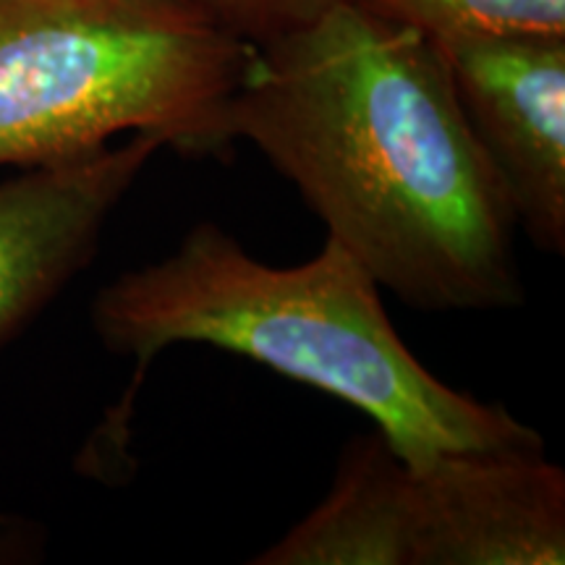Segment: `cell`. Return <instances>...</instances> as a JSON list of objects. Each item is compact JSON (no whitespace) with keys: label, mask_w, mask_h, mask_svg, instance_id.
<instances>
[{"label":"cell","mask_w":565,"mask_h":565,"mask_svg":"<svg viewBox=\"0 0 565 565\" xmlns=\"http://www.w3.org/2000/svg\"><path fill=\"white\" fill-rule=\"evenodd\" d=\"M228 121L401 301H524L511 204L427 34L338 0L257 47Z\"/></svg>","instance_id":"cell-1"},{"label":"cell","mask_w":565,"mask_h":565,"mask_svg":"<svg viewBox=\"0 0 565 565\" xmlns=\"http://www.w3.org/2000/svg\"><path fill=\"white\" fill-rule=\"evenodd\" d=\"M92 324L105 349L139 366L179 343L254 359L359 408L408 463L545 450L503 406L437 380L395 333L372 275L330 238L309 263L273 267L200 223L160 263L110 280L92 301Z\"/></svg>","instance_id":"cell-2"},{"label":"cell","mask_w":565,"mask_h":565,"mask_svg":"<svg viewBox=\"0 0 565 565\" xmlns=\"http://www.w3.org/2000/svg\"><path fill=\"white\" fill-rule=\"evenodd\" d=\"M254 53L175 0H0V168L61 166L118 134L223 158Z\"/></svg>","instance_id":"cell-3"},{"label":"cell","mask_w":565,"mask_h":565,"mask_svg":"<svg viewBox=\"0 0 565 565\" xmlns=\"http://www.w3.org/2000/svg\"><path fill=\"white\" fill-rule=\"evenodd\" d=\"M435 45L515 228L563 254L565 34H450Z\"/></svg>","instance_id":"cell-4"},{"label":"cell","mask_w":565,"mask_h":565,"mask_svg":"<svg viewBox=\"0 0 565 565\" xmlns=\"http://www.w3.org/2000/svg\"><path fill=\"white\" fill-rule=\"evenodd\" d=\"M406 532L408 565H561L565 475L545 450L408 463Z\"/></svg>","instance_id":"cell-5"},{"label":"cell","mask_w":565,"mask_h":565,"mask_svg":"<svg viewBox=\"0 0 565 565\" xmlns=\"http://www.w3.org/2000/svg\"><path fill=\"white\" fill-rule=\"evenodd\" d=\"M162 147L131 134L118 147L0 181V345L89 263L100 233Z\"/></svg>","instance_id":"cell-6"},{"label":"cell","mask_w":565,"mask_h":565,"mask_svg":"<svg viewBox=\"0 0 565 565\" xmlns=\"http://www.w3.org/2000/svg\"><path fill=\"white\" fill-rule=\"evenodd\" d=\"M427 34H565V0H345Z\"/></svg>","instance_id":"cell-7"},{"label":"cell","mask_w":565,"mask_h":565,"mask_svg":"<svg viewBox=\"0 0 565 565\" xmlns=\"http://www.w3.org/2000/svg\"><path fill=\"white\" fill-rule=\"evenodd\" d=\"M175 3L196 11L233 38L259 47L307 26L338 0H175Z\"/></svg>","instance_id":"cell-8"}]
</instances>
